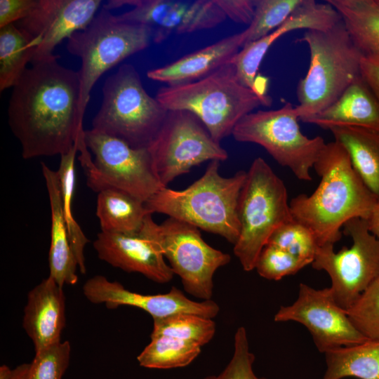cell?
I'll use <instances>...</instances> for the list:
<instances>
[{"instance_id":"obj_1","label":"cell","mask_w":379,"mask_h":379,"mask_svg":"<svg viewBox=\"0 0 379 379\" xmlns=\"http://www.w3.org/2000/svg\"><path fill=\"white\" fill-rule=\"evenodd\" d=\"M58 58L32 62L12 89L8 121L25 159L61 156L84 140L79 73Z\"/></svg>"},{"instance_id":"obj_2","label":"cell","mask_w":379,"mask_h":379,"mask_svg":"<svg viewBox=\"0 0 379 379\" xmlns=\"http://www.w3.org/2000/svg\"><path fill=\"white\" fill-rule=\"evenodd\" d=\"M314 168L320 182L310 195L299 194L291 201V215L312 232L319 246L334 245L341 238L340 228L354 218L367 220L378 199L335 140L326 143Z\"/></svg>"},{"instance_id":"obj_3","label":"cell","mask_w":379,"mask_h":379,"mask_svg":"<svg viewBox=\"0 0 379 379\" xmlns=\"http://www.w3.org/2000/svg\"><path fill=\"white\" fill-rule=\"evenodd\" d=\"M220 162L210 161L203 175L184 190H159L145 202L147 211L218 234L234 245L239 236L238 202L246 171L223 177Z\"/></svg>"},{"instance_id":"obj_4","label":"cell","mask_w":379,"mask_h":379,"mask_svg":"<svg viewBox=\"0 0 379 379\" xmlns=\"http://www.w3.org/2000/svg\"><path fill=\"white\" fill-rule=\"evenodd\" d=\"M155 98L168 111L194 114L218 142L232 135L244 117L272 102L240 82L232 62L197 81L162 87Z\"/></svg>"},{"instance_id":"obj_5","label":"cell","mask_w":379,"mask_h":379,"mask_svg":"<svg viewBox=\"0 0 379 379\" xmlns=\"http://www.w3.org/2000/svg\"><path fill=\"white\" fill-rule=\"evenodd\" d=\"M297 41L305 43L310 53L308 70L296 89L295 110L302 121L327 108L361 77L363 53L342 20L327 30H306Z\"/></svg>"},{"instance_id":"obj_6","label":"cell","mask_w":379,"mask_h":379,"mask_svg":"<svg viewBox=\"0 0 379 379\" xmlns=\"http://www.w3.org/2000/svg\"><path fill=\"white\" fill-rule=\"evenodd\" d=\"M239 236L234 253L243 269H255L258 258L274 232L293 220L286 187L261 157L253 160L238 202Z\"/></svg>"},{"instance_id":"obj_7","label":"cell","mask_w":379,"mask_h":379,"mask_svg":"<svg viewBox=\"0 0 379 379\" xmlns=\"http://www.w3.org/2000/svg\"><path fill=\"white\" fill-rule=\"evenodd\" d=\"M167 112L145 91L135 67L124 64L105 81L101 106L92 121V128L133 147H147Z\"/></svg>"},{"instance_id":"obj_8","label":"cell","mask_w":379,"mask_h":379,"mask_svg":"<svg viewBox=\"0 0 379 379\" xmlns=\"http://www.w3.org/2000/svg\"><path fill=\"white\" fill-rule=\"evenodd\" d=\"M152 40L147 26L126 22L102 8L83 30L68 39L67 49L81 59L79 118L83 122L92 88L107 70L145 49Z\"/></svg>"},{"instance_id":"obj_9","label":"cell","mask_w":379,"mask_h":379,"mask_svg":"<svg viewBox=\"0 0 379 379\" xmlns=\"http://www.w3.org/2000/svg\"><path fill=\"white\" fill-rule=\"evenodd\" d=\"M142 230L180 277L185 291L211 300L213 275L230 262V255L208 245L197 227L173 218L158 225L149 214Z\"/></svg>"},{"instance_id":"obj_10","label":"cell","mask_w":379,"mask_h":379,"mask_svg":"<svg viewBox=\"0 0 379 379\" xmlns=\"http://www.w3.org/2000/svg\"><path fill=\"white\" fill-rule=\"evenodd\" d=\"M84 140L94 157L81 165L92 190L116 189L145 203L165 187L154 171L147 147H133L93 128L84 131Z\"/></svg>"},{"instance_id":"obj_11","label":"cell","mask_w":379,"mask_h":379,"mask_svg":"<svg viewBox=\"0 0 379 379\" xmlns=\"http://www.w3.org/2000/svg\"><path fill=\"white\" fill-rule=\"evenodd\" d=\"M298 115L290 102L272 110H258L244 117L232 135L242 142L262 146L280 165L288 168L301 180H312L314 168L326 143L320 136L305 135Z\"/></svg>"},{"instance_id":"obj_12","label":"cell","mask_w":379,"mask_h":379,"mask_svg":"<svg viewBox=\"0 0 379 379\" xmlns=\"http://www.w3.org/2000/svg\"><path fill=\"white\" fill-rule=\"evenodd\" d=\"M154 171L165 187L177 177L206 161H225L227 151L192 113L168 110L147 147Z\"/></svg>"},{"instance_id":"obj_13","label":"cell","mask_w":379,"mask_h":379,"mask_svg":"<svg viewBox=\"0 0 379 379\" xmlns=\"http://www.w3.org/2000/svg\"><path fill=\"white\" fill-rule=\"evenodd\" d=\"M343 227L352 239V246L338 252L334 251V245L319 246L312 265L327 272L335 301L347 310L379 277V240L370 232L366 220L354 218Z\"/></svg>"},{"instance_id":"obj_14","label":"cell","mask_w":379,"mask_h":379,"mask_svg":"<svg viewBox=\"0 0 379 379\" xmlns=\"http://www.w3.org/2000/svg\"><path fill=\"white\" fill-rule=\"evenodd\" d=\"M131 6L132 8L117 15L124 21L151 28L152 40L161 43L173 33L185 34L213 28L226 16L213 0H112L106 4L109 10Z\"/></svg>"},{"instance_id":"obj_15","label":"cell","mask_w":379,"mask_h":379,"mask_svg":"<svg viewBox=\"0 0 379 379\" xmlns=\"http://www.w3.org/2000/svg\"><path fill=\"white\" fill-rule=\"evenodd\" d=\"M274 320L304 325L321 353L368 340L353 326L346 310L336 303L330 287L317 290L300 284L297 300L291 305L281 306Z\"/></svg>"},{"instance_id":"obj_16","label":"cell","mask_w":379,"mask_h":379,"mask_svg":"<svg viewBox=\"0 0 379 379\" xmlns=\"http://www.w3.org/2000/svg\"><path fill=\"white\" fill-rule=\"evenodd\" d=\"M100 0H38L32 12L15 25L39 41L32 62L53 55L65 39L85 29L98 13Z\"/></svg>"},{"instance_id":"obj_17","label":"cell","mask_w":379,"mask_h":379,"mask_svg":"<svg viewBox=\"0 0 379 379\" xmlns=\"http://www.w3.org/2000/svg\"><path fill=\"white\" fill-rule=\"evenodd\" d=\"M82 289L85 297L93 304H105L108 309L122 305L135 307L147 312L153 319L182 313L213 319L220 311L215 301L192 300L175 286L166 293L145 295L131 291L104 276L95 275L84 283Z\"/></svg>"},{"instance_id":"obj_18","label":"cell","mask_w":379,"mask_h":379,"mask_svg":"<svg viewBox=\"0 0 379 379\" xmlns=\"http://www.w3.org/2000/svg\"><path fill=\"white\" fill-rule=\"evenodd\" d=\"M341 20L339 13L328 2L304 0L279 27L241 48L232 60L239 80L257 93L259 67L268 49L279 37L299 29L327 30Z\"/></svg>"},{"instance_id":"obj_19","label":"cell","mask_w":379,"mask_h":379,"mask_svg":"<svg viewBox=\"0 0 379 379\" xmlns=\"http://www.w3.org/2000/svg\"><path fill=\"white\" fill-rule=\"evenodd\" d=\"M93 248L100 260L124 271L140 273L159 284L173 277L172 269L142 228L133 233L101 231Z\"/></svg>"},{"instance_id":"obj_20","label":"cell","mask_w":379,"mask_h":379,"mask_svg":"<svg viewBox=\"0 0 379 379\" xmlns=\"http://www.w3.org/2000/svg\"><path fill=\"white\" fill-rule=\"evenodd\" d=\"M65 320L62 287L48 275L29 292L24 309L22 326L35 352L61 341Z\"/></svg>"},{"instance_id":"obj_21","label":"cell","mask_w":379,"mask_h":379,"mask_svg":"<svg viewBox=\"0 0 379 379\" xmlns=\"http://www.w3.org/2000/svg\"><path fill=\"white\" fill-rule=\"evenodd\" d=\"M245 44L244 31L187 54L165 66L149 70V79L176 86L201 79L232 62Z\"/></svg>"},{"instance_id":"obj_22","label":"cell","mask_w":379,"mask_h":379,"mask_svg":"<svg viewBox=\"0 0 379 379\" xmlns=\"http://www.w3.org/2000/svg\"><path fill=\"white\" fill-rule=\"evenodd\" d=\"M41 169L51 208L49 276L63 288L65 285L77 283V270L79 266L71 247L63 215L61 185L58 172L44 163H41Z\"/></svg>"},{"instance_id":"obj_23","label":"cell","mask_w":379,"mask_h":379,"mask_svg":"<svg viewBox=\"0 0 379 379\" xmlns=\"http://www.w3.org/2000/svg\"><path fill=\"white\" fill-rule=\"evenodd\" d=\"M302 121L328 130L357 126L379 131V100L361 76L333 104Z\"/></svg>"},{"instance_id":"obj_24","label":"cell","mask_w":379,"mask_h":379,"mask_svg":"<svg viewBox=\"0 0 379 379\" xmlns=\"http://www.w3.org/2000/svg\"><path fill=\"white\" fill-rule=\"evenodd\" d=\"M346 150L354 171L379 201V131L357 126L329 129Z\"/></svg>"},{"instance_id":"obj_25","label":"cell","mask_w":379,"mask_h":379,"mask_svg":"<svg viewBox=\"0 0 379 379\" xmlns=\"http://www.w3.org/2000/svg\"><path fill=\"white\" fill-rule=\"evenodd\" d=\"M149 214L144 201L124 191L106 189L98 192L96 215L102 232H139Z\"/></svg>"},{"instance_id":"obj_26","label":"cell","mask_w":379,"mask_h":379,"mask_svg":"<svg viewBox=\"0 0 379 379\" xmlns=\"http://www.w3.org/2000/svg\"><path fill=\"white\" fill-rule=\"evenodd\" d=\"M324 354L326 370L321 379H379V340H367Z\"/></svg>"},{"instance_id":"obj_27","label":"cell","mask_w":379,"mask_h":379,"mask_svg":"<svg viewBox=\"0 0 379 379\" xmlns=\"http://www.w3.org/2000/svg\"><path fill=\"white\" fill-rule=\"evenodd\" d=\"M340 15L363 55H379V3L377 0H327Z\"/></svg>"},{"instance_id":"obj_28","label":"cell","mask_w":379,"mask_h":379,"mask_svg":"<svg viewBox=\"0 0 379 379\" xmlns=\"http://www.w3.org/2000/svg\"><path fill=\"white\" fill-rule=\"evenodd\" d=\"M39 41L15 24L0 29V91L13 88L32 62Z\"/></svg>"},{"instance_id":"obj_29","label":"cell","mask_w":379,"mask_h":379,"mask_svg":"<svg viewBox=\"0 0 379 379\" xmlns=\"http://www.w3.org/2000/svg\"><path fill=\"white\" fill-rule=\"evenodd\" d=\"M77 152H79V147L77 142L67 152L60 156V162L57 172L61 185L63 215L69 242L77 261L79 270L81 274H85L86 268L84 251L86 244L89 241L74 219L72 212L73 196L76 185L75 159Z\"/></svg>"},{"instance_id":"obj_30","label":"cell","mask_w":379,"mask_h":379,"mask_svg":"<svg viewBox=\"0 0 379 379\" xmlns=\"http://www.w3.org/2000/svg\"><path fill=\"white\" fill-rule=\"evenodd\" d=\"M150 343L137 357L140 366L170 369L190 364L201 353V346L167 336H150Z\"/></svg>"},{"instance_id":"obj_31","label":"cell","mask_w":379,"mask_h":379,"mask_svg":"<svg viewBox=\"0 0 379 379\" xmlns=\"http://www.w3.org/2000/svg\"><path fill=\"white\" fill-rule=\"evenodd\" d=\"M153 321L150 336H167L201 347L209 343L215 333L212 319L194 314H178Z\"/></svg>"},{"instance_id":"obj_32","label":"cell","mask_w":379,"mask_h":379,"mask_svg":"<svg viewBox=\"0 0 379 379\" xmlns=\"http://www.w3.org/2000/svg\"><path fill=\"white\" fill-rule=\"evenodd\" d=\"M303 1L304 0H255L253 20L244 31V46L265 36L279 27Z\"/></svg>"},{"instance_id":"obj_33","label":"cell","mask_w":379,"mask_h":379,"mask_svg":"<svg viewBox=\"0 0 379 379\" xmlns=\"http://www.w3.org/2000/svg\"><path fill=\"white\" fill-rule=\"evenodd\" d=\"M267 244L282 249L310 264L319 247L312 232L294 220L276 230Z\"/></svg>"},{"instance_id":"obj_34","label":"cell","mask_w":379,"mask_h":379,"mask_svg":"<svg viewBox=\"0 0 379 379\" xmlns=\"http://www.w3.org/2000/svg\"><path fill=\"white\" fill-rule=\"evenodd\" d=\"M345 310L362 335L368 340H379V277Z\"/></svg>"},{"instance_id":"obj_35","label":"cell","mask_w":379,"mask_h":379,"mask_svg":"<svg viewBox=\"0 0 379 379\" xmlns=\"http://www.w3.org/2000/svg\"><path fill=\"white\" fill-rule=\"evenodd\" d=\"M70 354L68 341H60L35 352L27 379H62L69 366Z\"/></svg>"},{"instance_id":"obj_36","label":"cell","mask_w":379,"mask_h":379,"mask_svg":"<svg viewBox=\"0 0 379 379\" xmlns=\"http://www.w3.org/2000/svg\"><path fill=\"white\" fill-rule=\"evenodd\" d=\"M310 264L276 246L267 244L261 251L255 269L262 277L279 280L293 274Z\"/></svg>"},{"instance_id":"obj_37","label":"cell","mask_w":379,"mask_h":379,"mask_svg":"<svg viewBox=\"0 0 379 379\" xmlns=\"http://www.w3.org/2000/svg\"><path fill=\"white\" fill-rule=\"evenodd\" d=\"M254 361L255 355L250 351L246 330L240 326L234 336V352L230 362L220 374L203 379H267L255 374Z\"/></svg>"},{"instance_id":"obj_38","label":"cell","mask_w":379,"mask_h":379,"mask_svg":"<svg viewBox=\"0 0 379 379\" xmlns=\"http://www.w3.org/2000/svg\"><path fill=\"white\" fill-rule=\"evenodd\" d=\"M38 0H0V29L27 18Z\"/></svg>"},{"instance_id":"obj_39","label":"cell","mask_w":379,"mask_h":379,"mask_svg":"<svg viewBox=\"0 0 379 379\" xmlns=\"http://www.w3.org/2000/svg\"><path fill=\"white\" fill-rule=\"evenodd\" d=\"M226 18L234 22L248 24L251 22L255 3L253 0H213Z\"/></svg>"},{"instance_id":"obj_40","label":"cell","mask_w":379,"mask_h":379,"mask_svg":"<svg viewBox=\"0 0 379 379\" xmlns=\"http://www.w3.org/2000/svg\"><path fill=\"white\" fill-rule=\"evenodd\" d=\"M360 71L362 79L379 100V55H363Z\"/></svg>"},{"instance_id":"obj_41","label":"cell","mask_w":379,"mask_h":379,"mask_svg":"<svg viewBox=\"0 0 379 379\" xmlns=\"http://www.w3.org/2000/svg\"><path fill=\"white\" fill-rule=\"evenodd\" d=\"M366 221L370 232L379 240V201L373 206Z\"/></svg>"},{"instance_id":"obj_42","label":"cell","mask_w":379,"mask_h":379,"mask_svg":"<svg viewBox=\"0 0 379 379\" xmlns=\"http://www.w3.org/2000/svg\"><path fill=\"white\" fill-rule=\"evenodd\" d=\"M29 367V364H22L16 366L13 370L11 379H27Z\"/></svg>"},{"instance_id":"obj_43","label":"cell","mask_w":379,"mask_h":379,"mask_svg":"<svg viewBox=\"0 0 379 379\" xmlns=\"http://www.w3.org/2000/svg\"><path fill=\"white\" fill-rule=\"evenodd\" d=\"M13 370L8 366L4 364L0 367V379H11Z\"/></svg>"},{"instance_id":"obj_44","label":"cell","mask_w":379,"mask_h":379,"mask_svg":"<svg viewBox=\"0 0 379 379\" xmlns=\"http://www.w3.org/2000/svg\"><path fill=\"white\" fill-rule=\"evenodd\" d=\"M377 1H378V2L379 3V0H377Z\"/></svg>"}]
</instances>
